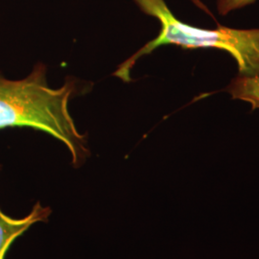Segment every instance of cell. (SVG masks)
<instances>
[{
  "mask_svg": "<svg viewBox=\"0 0 259 259\" xmlns=\"http://www.w3.org/2000/svg\"><path fill=\"white\" fill-rule=\"evenodd\" d=\"M256 0H217V11L221 16H227L234 11L251 5Z\"/></svg>",
  "mask_w": 259,
  "mask_h": 259,
  "instance_id": "5",
  "label": "cell"
},
{
  "mask_svg": "<svg viewBox=\"0 0 259 259\" xmlns=\"http://www.w3.org/2000/svg\"><path fill=\"white\" fill-rule=\"evenodd\" d=\"M193 4H194L195 6H197L199 9L203 10V11H205L207 14H209L210 15V13H209V11L208 9L206 8V6L204 5V3L202 2V0H190Z\"/></svg>",
  "mask_w": 259,
  "mask_h": 259,
  "instance_id": "6",
  "label": "cell"
},
{
  "mask_svg": "<svg viewBox=\"0 0 259 259\" xmlns=\"http://www.w3.org/2000/svg\"><path fill=\"white\" fill-rule=\"evenodd\" d=\"M139 10L159 22L157 37L117 66L112 76L124 83L132 81L131 71L139 59L157 47L177 46L184 49H218L232 56L240 76L259 75V28L216 29L197 27L178 19L164 0H132Z\"/></svg>",
  "mask_w": 259,
  "mask_h": 259,
  "instance_id": "2",
  "label": "cell"
},
{
  "mask_svg": "<svg viewBox=\"0 0 259 259\" xmlns=\"http://www.w3.org/2000/svg\"><path fill=\"white\" fill-rule=\"evenodd\" d=\"M47 73L41 63L22 79L12 80L0 73V130L45 132L65 144L75 167L82 166L90 156L87 136L77 129L68 109L77 84L67 80L60 88H51Z\"/></svg>",
  "mask_w": 259,
  "mask_h": 259,
  "instance_id": "1",
  "label": "cell"
},
{
  "mask_svg": "<svg viewBox=\"0 0 259 259\" xmlns=\"http://www.w3.org/2000/svg\"><path fill=\"white\" fill-rule=\"evenodd\" d=\"M225 92L230 93L233 99L249 103L252 110L259 109V75H237L225 89Z\"/></svg>",
  "mask_w": 259,
  "mask_h": 259,
  "instance_id": "4",
  "label": "cell"
},
{
  "mask_svg": "<svg viewBox=\"0 0 259 259\" xmlns=\"http://www.w3.org/2000/svg\"><path fill=\"white\" fill-rule=\"evenodd\" d=\"M50 214V207L42 206L39 203L34 205L32 211L21 219L12 218L0 209V259H5L14 241L26 232L32 225L47 221Z\"/></svg>",
  "mask_w": 259,
  "mask_h": 259,
  "instance_id": "3",
  "label": "cell"
}]
</instances>
